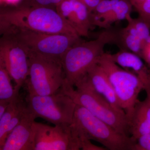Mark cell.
Segmentation results:
<instances>
[{
	"label": "cell",
	"instance_id": "18",
	"mask_svg": "<svg viewBox=\"0 0 150 150\" xmlns=\"http://www.w3.org/2000/svg\"><path fill=\"white\" fill-rule=\"evenodd\" d=\"M24 103L20 95L11 101L4 113L0 118V150H2L7 138L9 123L14 115Z\"/></svg>",
	"mask_w": 150,
	"mask_h": 150
},
{
	"label": "cell",
	"instance_id": "13",
	"mask_svg": "<svg viewBox=\"0 0 150 150\" xmlns=\"http://www.w3.org/2000/svg\"><path fill=\"white\" fill-rule=\"evenodd\" d=\"M56 10L62 18L81 37H88L93 25L91 12L79 0H63Z\"/></svg>",
	"mask_w": 150,
	"mask_h": 150
},
{
	"label": "cell",
	"instance_id": "7",
	"mask_svg": "<svg viewBox=\"0 0 150 150\" xmlns=\"http://www.w3.org/2000/svg\"><path fill=\"white\" fill-rule=\"evenodd\" d=\"M13 35L28 51L61 59L71 46L82 40L78 35L49 33L13 30L5 34Z\"/></svg>",
	"mask_w": 150,
	"mask_h": 150
},
{
	"label": "cell",
	"instance_id": "8",
	"mask_svg": "<svg viewBox=\"0 0 150 150\" xmlns=\"http://www.w3.org/2000/svg\"><path fill=\"white\" fill-rule=\"evenodd\" d=\"M28 108L37 118L56 125H71L76 104L67 94L59 91L50 95H28Z\"/></svg>",
	"mask_w": 150,
	"mask_h": 150
},
{
	"label": "cell",
	"instance_id": "15",
	"mask_svg": "<svg viewBox=\"0 0 150 150\" xmlns=\"http://www.w3.org/2000/svg\"><path fill=\"white\" fill-rule=\"evenodd\" d=\"M110 55L112 61L118 66L134 74L142 81L145 91H150V67L140 56L122 49Z\"/></svg>",
	"mask_w": 150,
	"mask_h": 150
},
{
	"label": "cell",
	"instance_id": "22",
	"mask_svg": "<svg viewBox=\"0 0 150 150\" xmlns=\"http://www.w3.org/2000/svg\"><path fill=\"white\" fill-rule=\"evenodd\" d=\"M132 150H150V133L136 139Z\"/></svg>",
	"mask_w": 150,
	"mask_h": 150
},
{
	"label": "cell",
	"instance_id": "19",
	"mask_svg": "<svg viewBox=\"0 0 150 150\" xmlns=\"http://www.w3.org/2000/svg\"><path fill=\"white\" fill-rule=\"evenodd\" d=\"M11 79L6 68L0 62V100L11 102L19 96V92L12 85Z\"/></svg>",
	"mask_w": 150,
	"mask_h": 150
},
{
	"label": "cell",
	"instance_id": "17",
	"mask_svg": "<svg viewBox=\"0 0 150 150\" xmlns=\"http://www.w3.org/2000/svg\"><path fill=\"white\" fill-rule=\"evenodd\" d=\"M143 101L138 100L128 119L129 134L136 140L138 137L150 133V91Z\"/></svg>",
	"mask_w": 150,
	"mask_h": 150
},
{
	"label": "cell",
	"instance_id": "5",
	"mask_svg": "<svg viewBox=\"0 0 150 150\" xmlns=\"http://www.w3.org/2000/svg\"><path fill=\"white\" fill-rule=\"evenodd\" d=\"M28 51L29 73L25 84L28 95L44 96L60 90L65 81L61 59Z\"/></svg>",
	"mask_w": 150,
	"mask_h": 150
},
{
	"label": "cell",
	"instance_id": "20",
	"mask_svg": "<svg viewBox=\"0 0 150 150\" xmlns=\"http://www.w3.org/2000/svg\"><path fill=\"white\" fill-rule=\"evenodd\" d=\"M139 17L145 22L150 28V0H146L133 6Z\"/></svg>",
	"mask_w": 150,
	"mask_h": 150
},
{
	"label": "cell",
	"instance_id": "12",
	"mask_svg": "<svg viewBox=\"0 0 150 150\" xmlns=\"http://www.w3.org/2000/svg\"><path fill=\"white\" fill-rule=\"evenodd\" d=\"M133 7L129 0H102L91 12L93 25L110 28L114 23L131 18Z\"/></svg>",
	"mask_w": 150,
	"mask_h": 150
},
{
	"label": "cell",
	"instance_id": "3",
	"mask_svg": "<svg viewBox=\"0 0 150 150\" xmlns=\"http://www.w3.org/2000/svg\"><path fill=\"white\" fill-rule=\"evenodd\" d=\"M72 128L81 143L93 140L110 150H132L135 141L125 136L95 116L85 108L76 104Z\"/></svg>",
	"mask_w": 150,
	"mask_h": 150
},
{
	"label": "cell",
	"instance_id": "25",
	"mask_svg": "<svg viewBox=\"0 0 150 150\" xmlns=\"http://www.w3.org/2000/svg\"><path fill=\"white\" fill-rule=\"evenodd\" d=\"M10 103L7 100H0V118L4 113Z\"/></svg>",
	"mask_w": 150,
	"mask_h": 150
},
{
	"label": "cell",
	"instance_id": "21",
	"mask_svg": "<svg viewBox=\"0 0 150 150\" xmlns=\"http://www.w3.org/2000/svg\"><path fill=\"white\" fill-rule=\"evenodd\" d=\"M63 0H20L18 4L30 6L44 7L56 9Z\"/></svg>",
	"mask_w": 150,
	"mask_h": 150
},
{
	"label": "cell",
	"instance_id": "14",
	"mask_svg": "<svg viewBox=\"0 0 150 150\" xmlns=\"http://www.w3.org/2000/svg\"><path fill=\"white\" fill-rule=\"evenodd\" d=\"M36 118L27 106L21 121L8 134L2 150H34L33 124Z\"/></svg>",
	"mask_w": 150,
	"mask_h": 150
},
{
	"label": "cell",
	"instance_id": "1",
	"mask_svg": "<svg viewBox=\"0 0 150 150\" xmlns=\"http://www.w3.org/2000/svg\"><path fill=\"white\" fill-rule=\"evenodd\" d=\"M13 30L79 35L64 20L56 9L19 4L5 6L0 10L1 34L3 35Z\"/></svg>",
	"mask_w": 150,
	"mask_h": 150
},
{
	"label": "cell",
	"instance_id": "2",
	"mask_svg": "<svg viewBox=\"0 0 150 150\" xmlns=\"http://www.w3.org/2000/svg\"><path fill=\"white\" fill-rule=\"evenodd\" d=\"M115 30L110 28L104 29L94 40H82L71 46L61 58L65 82L74 87L90 69L97 64L105 53V46L115 44Z\"/></svg>",
	"mask_w": 150,
	"mask_h": 150
},
{
	"label": "cell",
	"instance_id": "9",
	"mask_svg": "<svg viewBox=\"0 0 150 150\" xmlns=\"http://www.w3.org/2000/svg\"><path fill=\"white\" fill-rule=\"evenodd\" d=\"M0 62L6 68L19 92L25 83L29 73L28 51L15 38L4 34L0 40Z\"/></svg>",
	"mask_w": 150,
	"mask_h": 150
},
{
	"label": "cell",
	"instance_id": "11",
	"mask_svg": "<svg viewBox=\"0 0 150 150\" xmlns=\"http://www.w3.org/2000/svg\"><path fill=\"white\" fill-rule=\"evenodd\" d=\"M126 21V27L116 30L115 44L120 49L130 51L142 58L144 48L150 42V28L139 17H131Z\"/></svg>",
	"mask_w": 150,
	"mask_h": 150
},
{
	"label": "cell",
	"instance_id": "23",
	"mask_svg": "<svg viewBox=\"0 0 150 150\" xmlns=\"http://www.w3.org/2000/svg\"><path fill=\"white\" fill-rule=\"evenodd\" d=\"M85 5L92 12L102 0H79Z\"/></svg>",
	"mask_w": 150,
	"mask_h": 150
},
{
	"label": "cell",
	"instance_id": "6",
	"mask_svg": "<svg viewBox=\"0 0 150 150\" xmlns=\"http://www.w3.org/2000/svg\"><path fill=\"white\" fill-rule=\"evenodd\" d=\"M98 64L107 75L127 120L131 116L144 84L134 74L123 69L112 61L110 54L104 53Z\"/></svg>",
	"mask_w": 150,
	"mask_h": 150
},
{
	"label": "cell",
	"instance_id": "10",
	"mask_svg": "<svg viewBox=\"0 0 150 150\" xmlns=\"http://www.w3.org/2000/svg\"><path fill=\"white\" fill-rule=\"evenodd\" d=\"M34 150H79L81 143L71 125L51 126L34 121Z\"/></svg>",
	"mask_w": 150,
	"mask_h": 150
},
{
	"label": "cell",
	"instance_id": "4",
	"mask_svg": "<svg viewBox=\"0 0 150 150\" xmlns=\"http://www.w3.org/2000/svg\"><path fill=\"white\" fill-rule=\"evenodd\" d=\"M74 87L64 82L62 91L76 104L85 108L95 116L104 121L119 133L131 137L125 113L118 111L94 91L89 83L86 75Z\"/></svg>",
	"mask_w": 150,
	"mask_h": 150
},
{
	"label": "cell",
	"instance_id": "16",
	"mask_svg": "<svg viewBox=\"0 0 150 150\" xmlns=\"http://www.w3.org/2000/svg\"><path fill=\"white\" fill-rule=\"evenodd\" d=\"M86 77L89 83L98 94L116 110L125 113L120 106L107 75L98 63L90 69L87 74Z\"/></svg>",
	"mask_w": 150,
	"mask_h": 150
},
{
	"label": "cell",
	"instance_id": "26",
	"mask_svg": "<svg viewBox=\"0 0 150 150\" xmlns=\"http://www.w3.org/2000/svg\"><path fill=\"white\" fill-rule=\"evenodd\" d=\"M131 2L132 5L134 6V5L136 4L137 3L141 2L143 1H146V0H129Z\"/></svg>",
	"mask_w": 150,
	"mask_h": 150
},
{
	"label": "cell",
	"instance_id": "24",
	"mask_svg": "<svg viewBox=\"0 0 150 150\" xmlns=\"http://www.w3.org/2000/svg\"><path fill=\"white\" fill-rule=\"evenodd\" d=\"M142 58L150 67V42L144 48Z\"/></svg>",
	"mask_w": 150,
	"mask_h": 150
}]
</instances>
